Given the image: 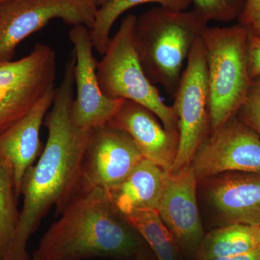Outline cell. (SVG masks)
I'll list each match as a JSON object with an SVG mask.
<instances>
[{
  "label": "cell",
  "mask_w": 260,
  "mask_h": 260,
  "mask_svg": "<svg viewBox=\"0 0 260 260\" xmlns=\"http://www.w3.org/2000/svg\"><path fill=\"white\" fill-rule=\"evenodd\" d=\"M75 64L73 55L44 119L47 143L37 164L24 176L20 190L23 205L14 239L4 260H30L28 242L43 219L52 208L59 216L81 189L82 162L93 131L79 129L72 119Z\"/></svg>",
  "instance_id": "1"
},
{
  "label": "cell",
  "mask_w": 260,
  "mask_h": 260,
  "mask_svg": "<svg viewBox=\"0 0 260 260\" xmlns=\"http://www.w3.org/2000/svg\"><path fill=\"white\" fill-rule=\"evenodd\" d=\"M59 217L43 235L32 259H126L144 255L143 239L105 189L80 191Z\"/></svg>",
  "instance_id": "2"
},
{
  "label": "cell",
  "mask_w": 260,
  "mask_h": 260,
  "mask_svg": "<svg viewBox=\"0 0 260 260\" xmlns=\"http://www.w3.org/2000/svg\"><path fill=\"white\" fill-rule=\"evenodd\" d=\"M208 22L195 10H175L158 6L137 17L135 44L145 75L174 98L184 63Z\"/></svg>",
  "instance_id": "3"
},
{
  "label": "cell",
  "mask_w": 260,
  "mask_h": 260,
  "mask_svg": "<svg viewBox=\"0 0 260 260\" xmlns=\"http://www.w3.org/2000/svg\"><path fill=\"white\" fill-rule=\"evenodd\" d=\"M249 34V28L239 23L223 28L208 27L202 35L211 134L237 115L247 93L251 80L247 64Z\"/></svg>",
  "instance_id": "4"
},
{
  "label": "cell",
  "mask_w": 260,
  "mask_h": 260,
  "mask_svg": "<svg viewBox=\"0 0 260 260\" xmlns=\"http://www.w3.org/2000/svg\"><path fill=\"white\" fill-rule=\"evenodd\" d=\"M137 17L123 19L102 60L96 74L103 93L112 99H125L141 104L155 114L169 131L178 132V119L173 106L162 100L158 88L143 69L135 44Z\"/></svg>",
  "instance_id": "5"
},
{
  "label": "cell",
  "mask_w": 260,
  "mask_h": 260,
  "mask_svg": "<svg viewBox=\"0 0 260 260\" xmlns=\"http://www.w3.org/2000/svg\"><path fill=\"white\" fill-rule=\"evenodd\" d=\"M174 99L179 141L170 173L190 167L197 152L211 134L206 56L201 38L191 49Z\"/></svg>",
  "instance_id": "6"
},
{
  "label": "cell",
  "mask_w": 260,
  "mask_h": 260,
  "mask_svg": "<svg viewBox=\"0 0 260 260\" xmlns=\"http://www.w3.org/2000/svg\"><path fill=\"white\" fill-rule=\"evenodd\" d=\"M56 72L55 52L41 43L22 59L0 62V134L54 86Z\"/></svg>",
  "instance_id": "7"
},
{
  "label": "cell",
  "mask_w": 260,
  "mask_h": 260,
  "mask_svg": "<svg viewBox=\"0 0 260 260\" xmlns=\"http://www.w3.org/2000/svg\"><path fill=\"white\" fill-rule=\"evenodd\" d=\"M93 0H9L0 3V62L12 61L20 42L54 19L91 29Z\"/></svg>",
  "instance_id": "8"
},
{
  "label": "cell",
  "mask_w": 260,
  "mask_h": 260,
  "mask_svg": "<svg viewBox=\"0 0 260 260\" xmlns=\"http://www.w3.org/2000/svg\"><path fill=\"white\" fill-rule=\"evenodd\" d=\"M74 47L75 85L77 95L72 106L71 116L77 127L93 131L107 125L125 99H112L103 93L98 80L96 59L90 29L75 25L70 30Z\"/></svg>",
  "instance_id": "9"
},
{
  "label": "cell",
  "mask_w": 260,
  "mask_h": 260,
  "mask_svg": "<svg viewBox=\"0 0 260 260\" xmlns=\"http://www.w3.org/2000/svg\"><path fill=\"white\" fill-rule=\"evenodd\" d=\"M191 167L198 181L227 172L260 174V137L233 116L205 140Z\"/></svg>",
  "instance_id": "10"
},
{
  "label": "cell",
  "mask_w": 260,
  "mask_h": 260,
  "mask_svg": "<svg viewBox=\"0 0 260 260\" xmlns=\"http://www.w3.org/2000/svg\"><path fill=\"white\" fill-rule=\"evenodd\" d=\"M127 133L109 125L93 130L84 154L81 190L109 191L120 184L144 160Z\"/></svg>",
  "instance_id": "11"
},
{
  "label": "cell",
  "mask_w": 260,
  "mask_h": 260,
  "mask_svg": "<svg viewBox=\"0 0 260 260\" xmlns=\"http://www.w3.org/2000/svg\"><path fill=\"white\" fill-rule=\"evenodd\" d=\"M194 169L169 173L157 210L183 255L194 256L205 237L198 201Z\"/></svg>",
  "instance_id": "12"
},
{
  "label": "cell",
  "mask_w": 260,
  "mask_h": 260,
  "mask_svg": "<svg viewBox=\"0 0 260 260\" xmlns=\"http://www.w3.org/2000/svg\"><path fill=\"white\" fill-rule=\"evenodd\" d=\"M108 125L127 133L145 159L171 172L179 148V133L166 129L148 108L124 100Z\"/></svg>",
  "instance_id": "13"
},
{
  "label": "cell",
  "mask_w": 260,
  "mask_h": 260,
  "mask_svg": "<svg viewBox=\"0 0 260 260\" xmlns=\"http://www.w3.org/2000/svg\"><path fill=\"white\" fill-rule=\"evenodd\" d=\"M55 89L51 87L31 110L0 134V164L8 168L14 179L19 198L27 171L42 154L41 128L54 102Z\"/></svg>",
  "instance_id": "14"
},
{
  "label": "cell",
  "mask_w": 260,
  "mask_h": 260,
  "mask_svg": "<svg viewBox=\"0 0 260 260\" xmlns=\"http://www.w3.org/2000/svg\"><path fill=\"white\" fill-rule=\"evenodd\" d=\"M211 205L226 224L260 226V174L227 172L205 179Z\"/></svg>",
  "instance_id": "15"
},
{
  "label": "cell",
  "mask_w": 260,
  "mask_h": 260,
  "mask_svg": "<svg viewBox=\"0 0 260 260\" xmlns=\"http://www.w3.org/2000/svg\"><path fill=\"white\" fill-rule=\"evenodd\" d=\"M169 173L145 158L120 184L107 192L123 215L134 209L157 210Z\"/></svg>",
  "instance_id": "16"
},
{
  "label": "cell",
  "mask_w": 260,
  "mask_h": 260,
  "mask_svg": "<svg viewBox=\"0 0 260 260\" xmlns=\"http://www.w3.org/2000/svg\"><path fill=\"white\" fill-rule=\"evenodd\" d=\"M260 226L226 224L205 234L195 252L196 260L239 255L259 249Z\"/></svg>",
  "instance_id": "17"
},
{
  "label": "cell",
  "mask_w": 260,
  "mask_h": 260,
  "mask_svg": "<svg viewBox=\"0 0 260 260\" xmlns=\"http://www.w3.org/2000/svg\"><path fill=\"white\" fill-rule=\"evenodd\" d=\"M123 215L157 259L182 260L184 255L180 248L162 221L158 210L134 209Z\"/></svg>",
  "instance_id": "18"
},
{
  "label": "cell",
  "mask_w": 260,
  "mask_h": 260,
  "mask_svg": "<svg viewBox=\"0 0 260 260\" xmlns=\"http://www.w3.org/2000/svg\"><path fill=\"white\" fill-rule=\"evenodd\" d=\"M146 3H156L169 9L187 10L192 5V0H110L98 8L90 30L93 47L99 54H104L107 51L111 42V30L117 19L131 8Z\"/></svg>",
  "instance_id": "19"
},
{
  "label": "cell",
  "mask_w": 260,
  "mask_h": 260,
  "mask_svg": "<svg viewBox=\"0 0 260 260\" xmlns=\"http://www.w3.org/2000/svg\"><path fill=\"white\" fill-rule=\"evenodd\" d=\"M13 174L0 164V260H4L14 239L20 211Z\"/></svg>",
  "instance_id": "20"
},
{
  "label": "cell",
  "mask_w": 260,
  "mask_h": 260,
  "mask_svg": "<svg viewBox=\"0 0 260 260\" xmlns=\"http://www.w3.org/2000/svg\"><path fill=\"white\" fill-rule=\"evenodd\" d=\"M246 0H192L194 10L209 23L239 20Z\"/></svg>",
  "instance_id": "21"
},
{
  "label": "cell",
  "mask_w": 260,
  "mask_h": 260,
  "mask_svg": "<svg viewBox=\"0 0 260 260\" xmlns=\"http://www.w3.org/2000/svg\"><path fill=\"white\" fill-rule=\"evenodd\" d=\"M236 116L260 137V76L251 79L245 99Z\"/></svg>",
  "instance_id": "22"
},
{
  "label": "cell",
  "mask_w": 260,
  "mask_h": 260,
  "mask_svg": "<svg viewBox=\"0 0 260 260\" xmlns=\"http://www.w3.org/2000/svg\"><path fill=\"white\" fill-rule=\"evenodd\" d=\"M247 64L251 79L260 76V37L250 31L247 41Z\"/></svg>",
  "instance_id": "23"
},
{
  "label": "cell",
  "mask_w": 260,
  "mask_h": 260,
  "mask_svg": "<svg viewBox=\"0 0 260 260\" xmlns=\"http://www.w3.org/2000/svg\"><path fill=\"white\" fill-rule=\"evenodd\" d=\"M239 23L250 28L260 23V0H246Z\"/></svg>",
  "instance_id": "24"
},
{
  "label": "cell",
  "mask_w": 260,
  "mask_h": 260,
  "mask_svg": "<svg viewBox=\"0 0 260 260\" xmlns=\"http://www.w3.org/2000/svg\"><path fill=\"white\" fill-rule=\"evenodd\" d=\"M210 260H260V249L239 254V255L215 258Z\"/></svg>",
  "instance_id": "25"
},
{
  "label": "cell",
  "mask_w": 260,
  "mask_h": 260,
  "mask_svg": "<svg viewBox=\"0 0 260 260\" xmlns=\"http://www.w3.org/2000/svg\"><path fill=\"white\" fill-rule=\"evenodd\" d=\"M249 29V31H250L251 34L260 37V23L256 24V25H254V26L251 27V28Z\"/></svg>",
  "instance_id": "26"
},
{
  "label": "cell",
  "mask_w": 260,
  "mask_h": 260,
  "mask_svg": "<svg viewBox=\"0 0 260 260\" xmlns=\"http://www.w3.org/2000/svg\"><path fill=\"white\" fill-rule=\"evenodd\" d=\"M110 0H93L94 3L96 5L98 8H101L103 5L107 4Z\"/></svg>",
  "instance_id": "27"
},
{
  "label": "cell",
  "mask_w": 260,
  "mask_h": 260,
  "mask_svg": "<svg viewBox=\"0 0 260 260\" xmlns=\"http://www.w3.org/2000/svg\"><path fill=\"white\" fill-rule=\"evenodd\" d=\"M115 260H150L148 257H146L145 255L138 256V257L132 258V259H115ZM158 260V259H156Z\"/></svg>",
  "instance_id": "28"
},
{
  "label": "cell",
  "mask_w": 260,
  "mask_h": 260,
  "mask_svg": "<svg viewBox=\"0 0 260 260\" xmlns=\"http://www.w3.org/2000/svg\"><path fill=\"white\" fill-rule=\"evenodd\" d=\"M9 1V0H0V3H3V2Z\"/></svg>",
  "instance_id": "29"
},
{
  "label": "cell",
  "mask_w": 260,
  "mask_h": 260,
  "mask_svg": "<svg viewBox=\"0 0 260 260\" xmlns=\"http://www.w3.org/2000/svg\"><path fill=\"white\" fill-rule=\"evenodd\" d=\"M259 249H260V246H259Z\"/></svg>",
  "instance_id": "30"
}]
</instances>
